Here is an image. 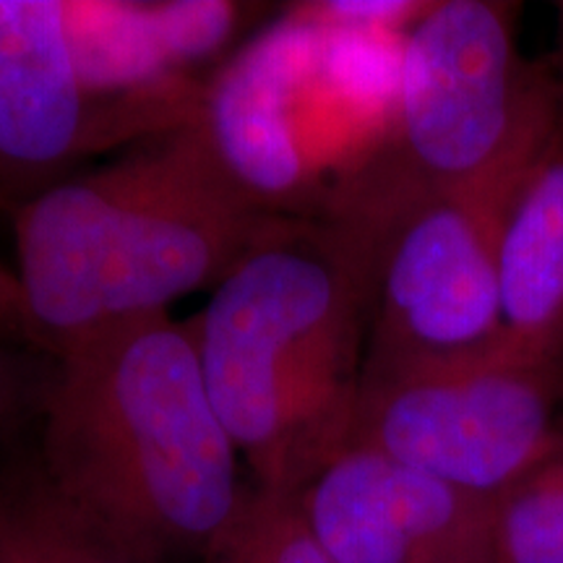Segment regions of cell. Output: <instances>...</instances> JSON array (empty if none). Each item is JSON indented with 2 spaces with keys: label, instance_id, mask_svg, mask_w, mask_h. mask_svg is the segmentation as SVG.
Returning <instances> with one entry per match:
<instances>
[{
  "label": "cell",
  "instance_id": "obj_1",
  "mask_svg": "<svg viewBox=\"0 0 563 563\" xmlns=\"http://www.w3.org/2000/svg\"><path fill=\"white\" fill-rule=\"evenodd\" d=\"M40 467L76 511L141 563L201 553L251 490L203 382L188 323H123L55 357Z\"/></svg>",
  "mask_w": 563,
  "mask_h": 563
},
{
  "label": "cell",
  "instance_id": "obj_2",
  "mask_svg": "<svg viewBox=\"0 0 563 563\" xmlns=\"http://www.w3.org/2000/svg\"><path fill=\"white\" fill-rule=\"evenodd\" d=\"M282 217L232 186L199 125L55 180L13 217L26 340L53 357L214 287Z\"/></svg>",
  "mask_w": 563,
  "mask_h": 563
},
{
  "label": "cell",
  "instance_id": "obj_3",
  "mask_svg": "<svg viewBox=\"0 0 563 563\" xmlns=\"http://www.w3.org/2000/svg\"><path fill=\"white\" fill-rule=\"evenodd\" d=\"M368 308V262L347 228L279 220L188 323L258 488L300 493L350 449Z\"/></svg>",
  "mask_w": 563,
  "mask_h": 563
},
{
  "label": "cell",
  "instance_id": "obj_4",
  "mask_svg": "<svg viewBox=\"0 0 563 563\" xmlns=\"http://www.w3.org/2000/svg\"><path fill=\"white\" fill-rule=\"evenodd\" d=\"M402 37L300 3L249 40L203 87L196 121L232 186L272 217L332 220L391 144L399 47L386 45Z\"/></svg>",
  "mask_w": 563,
  "mask_h": 563
},
{
  "label": "cell",
  "instance_id": "obj_5",
  "mask_svg": "<svg viewBox=\"0 0 563 563\" xmlns=\"http://www.w3.org/2000/svg\"><path fill=\"white\" fill-rule=\"evenodd\" d=\"M519 5L435 0L399 45L391 144L357 188L462 194L532 165L559 102L553 70L517 53Z\"/></svg>",
  "mask_w": 563,
  "mask_h": 563
},
{
  "label": "cell",
  "instance_id": "obj_6",
  "mask_svg": "<svg viewBox=\"0 0 563 563\" xmlns=\"http://www.w3.org/2000/svg\"><path fill=\"white\" fill-rule=\"evenodd\" d=\"M530 167L462 194L373 188L334 217L368 262L361 378L473 355L509 336L498 258L506 217Z\"/></svg>",
  "mask_w": 563,
  "mask_h": 563
},
{
  "label": "cell",
  "instance_id": "obj_7",
  "mask_svg": "<svg viewBox=\"0 0 563 563\" xmlns=\"http://www.w3.org/2000/svg\"><path fill=\"white\" fill-rule=\"evenodd\" d=\"M563 355L514 344L361 378L350 446L496 501L563 435Z\"/></svg>",
  "mask_w": 563,
  "mask_h": 563
},
{
  "label": "cell",
  "instance_id": "obj_8",
  "mask_svg": "<svg viewBox=\"0 0 563 563\" xmlns=\"http://www.w3.org/2000/svg\"><path fill=\"white\" fill-rule=\"evenodd\" d=\"M298 496L334 563H504L496 501L373 449L350 446Z\"/></svg>",
  "mask_w": 563,
  "mask_h": 563
},
{
  "label": "cell",
  "instance_id": "obj_9",
  "mask_svg": "<svg viewBox=\"0 0 563 563\" xmlns=\"http://www.w3.org/2000/svg\"><path fill=\"white\" fill-rule=\"evenodd\" d=\"M110 144L76 70L63 0H0V186Z\"/></svg>",
  "mask_w": 563,
  "mask_h": 563
},
{
  "label": "cell",
  "instance_id": "obj_10",
  "mask_svg": "<svg viewBox=\"0 0 563 563\" xmlns=\"http://www.w3.org/2000/svg\"><path fill=\"white\" fill-rule=\"evenodd\" d=\"M506 334L540 355H563V123L514 196L501 235Z\"/></svg>",
  "mask_w": 563,
  "mask_h": 563
},
{
  "label": "cell",
  "instance_id": "obj_11",
  "mask_svg": "<svg viewBox=\"0 0 563 563\" xmlns=\"http://www.w3.org/2000/svg\"><path fill=\"white\" fill-rule=\"evenodd\" d=\"M0 563H141L70 506L40 460L0 467Z\"/></svg>",
  "mask_w": 563,
  "mask_h": 563
},
{
  "label": "cell",
  "instance_id": "obj_12",
  "mask_svg": "<svg viewBox=\"0 0 563 563\" xmlns=\"http://www.w3.org/2000/svg\"><path fill=\"white\" fill-rule=\"evenodd\" d=\"M207 563H334L316 538L298 493L253 488Z\"/></svg>",
  "mask_w": 563,
  "mask_h": 563
},
{
  "label": "cell",
  "instance_id": "obj_13",
  "mask_svg": "<svg viewBox=\"0 0 563 563\" xmlns=\"http://www.w3.org/2000/svg\"><path fill=\"white\" fill-rule=\"evenodd\" d=\"M493 509L504 563H563V435Z\"/></svg>",
  "mask_w": 563,
  "mask_h": 563
},
{
  "label": "cell",
  "instance_id": "obj_14",
  "mask_svg": "<svg viewBox=\"0 0 563 563\" xmlns=\"http://www.w3.org/2000/svg\"><path fill=\"white\" fill-rule=\"evenodd\" d=\"M152 9L167 53L183 70L220 51L241 13L235 3L220 0H173Z\"/></svg>",
  "mask_w": 563,
  "mask_h": 563
},
{
  "label": "cell",
  "instance_id": "obj_15",
  "mask_svg": "<svg viewBox=\"0 0 563 563\" xmlns=\"http://www.w3.org/2000/svg\"><path fill=\"white\" fill-rule=\"evenodd\" d=\"M24 334V308L16 274L0 266V428L19 418L32 402V378L13 352L5 347V336Z\"/></svg>",
  "mask_w": 563,
  "mask_h": 563
},
{
  "label": "cell",
  "instance_id": "obj_16",
  "mask_svg": "<svg viewBox=\"0 0 563 563\" xmlns=\"http://www.w3.org/2000/svg\"><path fill=\"white\" fill-rule=\"evenodd\" d=\"M431 5L422 0H321V3H306V9L342 30L405 34Z\"/></svg>",
  "mask_w": 563,
  "mask_h": 563
},
{
  "label": "cell",
  "instance_id": "obj_17",
  "mask_svg": "<svg viewBox=\"0 0 563 563\" xmlns=\"http://www.w3.org/2000/svg\"><path fill=\"white\" fill-rule=\"evenodd\" d=\"M555 19H559V51H555V68H553V81H555V102H559V121L563 123V0L555 3Z\"/></svg>",
  "mask_w": 563,
  "mask_h": 563
},
{
  "label": "cell",
  "instance_id": "obj_18",
  "mask_svg": "<svg viewBox=\"0 0 563 563\" xmlns=\"http://www.w3.org/2000/svg\"><path fill=\"white\" fill-rule=\"evenodd\" d=\"M3 199H5V194H3V186H0V203H3Z\"/></svg>",
  "mask_w": 563,
  "mask_h": 563
}]
</instances>
